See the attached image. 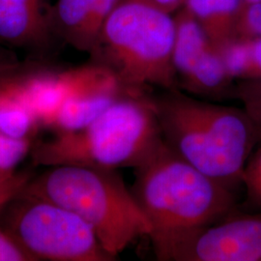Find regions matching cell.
<instances>
[{"mask_svg": "<svg viewBox=\"0 0 261 261\" xmlns=\"http://www.w3.org/2000/svg\"><path fill=\"white\" fill-rule=\"evenodd\" d=\"M231 80L219 49L210 44L183 79V83L190 92L218 99L226 94Z\"/></svg>", "mask_w": 261, "mask_h": 261, "instance_id": "5bb4252c", "label": "cell"}, {"mask_svg": "<svg viewBox=\"0 0 261 261\" xmlns=\"http://www.w3.org/2000/svg\"><path fill=\"white\" fill-rule=\"evenodd\" d=\"M0 261H34L0 227Z\"/></svg>", "mask_w": 261, "mask_h": 261, "instance_id": "603a6c76", "label": "cell"}, {"mask_svg": "<svg viewBox=\"0 0 261 261\" xmlns=\"http://www.w3.org/2000/svg\"><path fill=\"white\" fill-rule=\"evenodd\" d=\"M0 227L34 261L116 260L82 218L25 191L0 215Z\"/></svg>", "mask_w": 261, "mask_h": 261, "instance_id": "8992f818", "label": "cell"}, {"mask_svg": "<svg viewBox=\"0 0 261 261\" xmlns=\"http://www.w3.org/2000/svg\"><path fill=\"white\" fill-rule=\"evenodd\" d=\"M35 173L30 169L17 171L8 176L0 177V215L10 202L21 194Z\"/></svg>", "mask_w": 261, "mask_h": 261, "instance_id": "ffe728a7", "label": "cell"}, {"mask_svg": "<svg viewBox=\"0 0 261 261\" xmlns=\"http://www.w3.org/2000/svg\"><path fill=\"white\" fill-rule=\"evenodd\" d=\"M176 24L145 0H119L100 31L91 61L110 69L135 92L178 89L173 64Z\"/></svg>", "mask_w": 261, "mask_h": 261, "instance_id": "5b68a950", "label": "cell"}, {"mask_svg": "<svg viewBox=\"0 0 261 261\" xmlns=\"http://www.w3.org/2000/svg\"><path fill=\"white\" fill-rule=\"evenodd\" d=\"M49 0H0V43L38 56L59 43L50 22Z\"/></svg>", "mask_w": 261, "mask_h": 261, "instance_id": "9c48e42d", "label": "cell"}, {"mask_svg": "<svg viewBox=\"0 0 261 261\" xmlns=\"http://www.w3.org/2000/svg\"><path fill=\"white\" fill-rule=\"evenodd\" d=\"M242 184L251 203L261 210V147L248 160L243 170Z\"/></svg>", "mask_w": 261, "mask_h": 261, "instance_id": "d6986e66", "label": "cell"}, {"mask_svg": "<svg viewBox=\"0 0 261 261\" xmlns=\"http://www.w3.org/2000/svg\"><path fill=\"white\" fill-rule=\"evenodd\" d=\"M134 171L130 190L149 220L156 257L179 238L236 209L234 189L195 168L162 138Z\"/></svg>", "mask_w": 261, "mask_h": 261, "instance_id": "6da1fadb", "label": "cell"}, {"mask_svg": "<svg viewBox=\"0 0 261 261\" xmlns=\"http://www.w3.org/2000/svg\"><path fill=\"white\" fill-rule=\"evenodd\" d=\"M233 94L241 100L243 108L261 130V75L255 79L242 80Z\"/></svg>", "mask_w": 261, "mask_h": 261, "instance_id": "ac0fdd59", "label": "cell"}, {"mask_svg": "<svg viewBox=\"0 0 261 261\" xmlns=\"http://www.w3.org/2000/svg\"><path fill=\"white\" fill-rule=\"evenodd\" d=\"M162 138L149 93L129 94L83 129L35 142V166L136 168Z\"/></svg>", "mask_w": 261, "mask_h": 261, "instance_id": "277c9868", "label": "cell"}, {"mask_svg": "<svg viewBox=\"0 0 261 261\" xmlns=\"http://www.w3.org/2000/svg\"><path fill=\"white\" fill-rule=\"evenodd\" d=\"M63 206L93 229L113 258L141 237L149 236V220L116 169L53 166L30 180L24 190Z\"/></svg>", "mask_w": 261, "mask_h": 261, "instance_id": "3957f363", "label": "cell"}, {"mask_svg": "<svg viewBox=\"0 0 261 261\" xmlns=\"http://www.w3.org/2000/svg\"><path fill=\"white\" fill-rule=\"evenodd\" d=\"M11 68L0 74V132L13 138L34 140L41 127L11 80Z\"/></svg>", "mask_w": 261, "mask_h": 261, "instance_id": "4fadbf2b", "label": "cell"}, {"mask_svg": "<svg viewBox=\"0 0 261 261\" xmlns=\"http://www.w3.org/2000/svg\"><path fill=\"white\" fill-rule=\"evenodd\" d=\"M17 62H12V61H6V60H3V59H1L0 58V74L2 73V72H4L5 70H7V69H9L11 68L12 66L15 65Z\"/></svg>", "mask_w": 261, "mask_h": 261, "instance_id": "d4e9b609", "label": "cell"}, {"mask_svg": "<svg viewBox=\"0 0 261 261\" xmlns=\"http://www.w3.org/2000/svg\"><path fill=\"white\" fill-rule=\"evenodd\" d=\"M50 22L59 43L91 54L94 41L89 30L87 0H56L51 4Z\"/></svg>", "mask_w": 261, "mask_h": 261, "instance_id": "8fae6325", "label": "cell"}, {"mask_svg": "<svg viewBox=\"0 0 261 261\" xmlns=\"http://www.w3.org/2000/svg\"><path fill=\"white\" fill-rule=\"evenodd\" d=\"M236 32L243 37H261V3L243 4Z\"/></svg>", "mask_w": 261, "mask_h": 261, "instance_id": "44dd1931", "label": "cell"}, {"mask_svg": "<svg viewBox=\"0 0 261 261\" xmlns=\"http://www.w3.org/2000/svg\"><path fill=\"white\" fill-rule=\"evenodd\" d=\"M162 261H261V210L236 209L184 235L157 256Z\"/></svg>", "mask_w": 261, "mask_h": 261, "instance_id": "52a82bcc", "label": "cell"}, {"mask_svg": "<svg viewBox=\"0 0 261 261\" xmlns=\"http://www.w3.org/2000/svg\"><path fill=\"white\" fill-rule=\"evenodd\" d=\"M210 41L199 21L190 13L176 24L173 48V64L179 75L184 79L192 70L197 58L210 45Z\"/></svg>", "mask_w": 261, "mask_h": 261, "instance_id": "9a60e30c", "label": "cell"}, {"mask_svg": "<svg viewBox=\"0 0 261 261\" xmlns=\"http://www.w3.org/2000/svg\"><path fill=\"white\" fill-rule=\"evenodd\" d=\"M250 49V71L246 80L261 75V37H246Z\"/></svg>", "mask_w": 261, "mask_h": 261, "instance_id": "cb8c5ba5", "label": "cell"}, {"mask_svg": "<svg viewBox=\"0 0 261 261\" xmlns=\"http://www.w3.org/2000/svg\"><path fill=\"white\" fill-rule=\"evenodd\" d=\"M244 1V3H249V4H251V3H261V0H243Z\"/></svg>", "mask_w": 261, "mask_h": 261, "instance_id": "484cf974", "label": "cell"}, {"mask_svg": "<svg viewBox=\"0 0 261 261\" xmlns=\"http://www.w3.org/2000/svg\"><path fill=\"white\" fill-rule=\"evenodd\" d=\"M9 75L41 128L49 129L72 86V68L23 66L17 63Z\"/></svg>", "mask_w": 261, "mask_h": 261, "instance_id": "30bf717a", "label": "cell"}, {"mask_svg": "<svg viewBox=\"0 0 261 261\" xmlns=\"http://www.w3.org/2000/svg\"><path fill=\"white\" fill-rule=\"evenodd\" d=\"M187 4L215 47L237 36L236 27L243 0H187Z\"/></svg>", "mask_w": 261, "mask_h": 261, "instance_id": "7c38bea8", "label": "cell"}, {"mask_svg": "<svg viewBox=\"0 0 261 261\" xmlns=\"http://www.w3.org/2000/svg\"><path fill=\"white\" fill-rule=\"evenodd\" d=\"M89 8V30L93 39L94 47L107 18L119 0H87ZM94 48V47H93ZM93 50V49H92Z\"/></svg>", "mask_w": 261, "mask_h": 261, "instance_id": "7402d4cb", "label": "cell"}, {"mask_svg": "<svg viewBox=\"0 0 261 261\" xmlns=\"http://www.w3.org/2000/svg\"><path fill=\"white\" fill-rule=\"evenodd\" d=\"M224 61L226 72L231 79L246 80L250 71V49L248 39L234 36L217 47Z\"/></svg>", "mask_w": 261, "mask_h": 261, "instance_id": "2e32d148", "label": "cell"}, {"mask_svg": "<svg viewBox=\"0 0 261 261\" xmlns=\"http://www.w3.org/2000/svg\"><path fill=\"white\" fill-rule=\"evenodd\" d=\"M127 89L107 67L91 61L72 68V86L49 129L56 134L83 129L123 96Z\"/></svg>", "mask_w": 261, "mask_h": 261, "instance_id": "ba28073f", "label": "cell"}, {"mask_svg": "<svg viewBox=\"0 0 261 261\" xmlns=\"http://www.w3.org/2000/svg\"><path fill=\"white\" fill-rule=\"evenodd\" d=\"M35 141L18 139L0 132V177L18 171L19 165L30 155Z\"/></svg>", "mask_w": 261, "mask_h": 261, "instance_id": "e0dca14e", "label": "cell"}, {"mask_svg": "<svg viewBox=\"0 0 261 261\" xmlns=\"http://www.w3.org/2000/svg\"><path fill=\"white\" fill-rule=\"evenodd\" d=\"M162 139L180 157L235 190L261 130L246 110L210 103L178 89L150 95Z\"/></svg>", "mask_w": 261, "mask_h": 261, "instance_id": "7a4b0ae2", "label": "cell"}]
</instances>
